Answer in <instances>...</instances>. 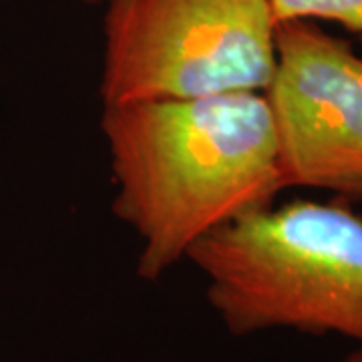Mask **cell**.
Segmentation results:
<instances>
[{"label": "cell", "mask_w": 362, "mask_h": 362, "mask_svg": "<svg viewBox=\"0 0 362 362\" xmlns=\"http://www.w3.org/2000/svg\"><path fill=\"white\" fill-rule=\"evenodd\" d=\"M113 211L141 240L137 274L156 282L195 244L286 189L264 93L107 105Z\"/></svg>", "instance_id": "cell-1"}, {"label": "cell", "mask_w": 362, "mask_h": 362, "mask_svg": "<svg viewBox=\"0 0 362 362\" xmlns=\"http://www.w3.org/2000/svg\"><path fill=\"white\" fill-rule=\"evenodd\" d=\"M187 259L235 337L282 328L362 349V218L346 204L264 207L206 235Z\"/></svg>", "instance_id": "cell-2"}, {"label": "cell", "mask_w": 362, "mask_h": 362, "mask_svg": "<svg viewBox=\"0 0 362 362\" xmlns=\"http://www.w3.org/2000/svg\"><path fill=\"white\" fill-rule=\"evenodd\" d=\"M107 6L103 107L270 87L278 30L270 0H111Z\"/></svg>", "instance_id": "cell-3"}, {"label": "cell", "mask_w": 362, "mask_h": 362, "mask_svg": "<svg viewBox=\"0 0 362 362\" xmlns=\"http://www.w3.org/2000/svg\"><path fill=\"white\" fill-rule=\"evenodd\" d=\"M286 187L362 199V57L316 21L276 30V73L266 89Z\"/></svg>", "instance_id": "cell-4"}, {"label": "cell", "mask_w": 362, "mask_h": 362, "mask_svg": "<svg viewBox=\"0 0 362 362\" xmlns=\"http://www.w3.org/2000/svg\"><path fill=\"white\" fill-rule=\"evenodd\" d=\"M276 23L332 21L362 33V0H270Z\"/></svg>", "instance_id": "cell-5"}, {"label": "cell", "mask_w": 362, "mask_h": 362, "mask_svg": "<svg viewBox=\"0 0 362 362\" xmlns=\"http://www.w3.org/2000/svg\"><path fill=\"white\" fill-rule=\"evenodd\" d=\"M342 362H362V349H356L354 352H350Z\"/></svg>", "instance_id": "cell-6"}, {"label": "cell", "mask_w": 362, "mask_h": 362, "mask_svg": "<svg viewBox=\"0 0 362 362\" xmlns=\"http://www.w3.org/2000/svg\"><path fill=\"white\" fill-rule=\"evenodd\" d=\"M83 2H89V4H101V2H105V4H109L111 0H83Z\"/></svg>", "instance_id": "cell-7"}]
</instances>
